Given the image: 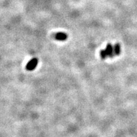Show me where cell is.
<instances>
[{
    "instance_id": "277c9868",
    "label": "cell",
    "mask_w": 137,
    "mask_h": 137,
    "mask_svg": "<svg viewBox=\"0 0 137 137\" xmlns=\"http://www.w3.org/2000/svg\"><path fill=\"white\" fill-rule=\"evenodd\" d=\"M114 54L116 55H119L121 52V48H120V45L119 43H116L114 46Z\"/></svg>"
},
{
    "instance_id": "3957f363",
    "label": "cell",
    "mask_w": 137,
    "mask_h": 137,
    "mask_svg": "<svg viewBox=\"0 0 137 137\" xmlns=\"http://www.w3.org/2000/svg\"><path fill=\"white\" fill-rule=\"evenodd\" d=\"M105 50H106V52H107V53L109 57H110V58H113V57H114V48H113V45H112L111 44H110V43L107 44Z\"/></svg>"
},
{
    "instance_id": "6da1fadb",
    "label": "cell",
    "mask_w": 137,
    "mask_h": 137,
    "mask_svg": "<svg viewBox=\"0 0 137 137\" xmlns=\"http://www.w3.org/2000/svg\"><path fill=\"white\" fill-rule=\"evenodd\" d=\"M38 64V59L36 58H32L27 63V66H26V69L28 70H34Z\"/></svg>"
},
{
    "instance_id": "7a4b0ae2",
    "label": "cell",
    "mask_w": 137,
    "mask_h": 137,
    "mask_svg": "<svg viewBox=\"0 0 137 137\" xmlns=\"http://www.w3.org/2000/svg\"><path fill=\"white\" fill-rule=\"evenodd\" d=\"M54 38L55 40H58V41H65L68 38V36L66 33H64V32H57L54 35Z\"/></svg>"
},
{
    "instance_id": "5b68a950",
    "label": "cell",
    "mask_w": 137,
    "mask_h": 137,
    "mask_svg": "<svg viewBox=\"0 0 137 137\" xmlns=\"http://www.w3.org/2000/svg\"><path fill=\"white\" fill-rule=\"evenodd\" d=\"M100 57H101V58H102V59H105V58H107V57L109 56L105 49H102V50L100 51Z\"/></svg>"
}]
</instances>
